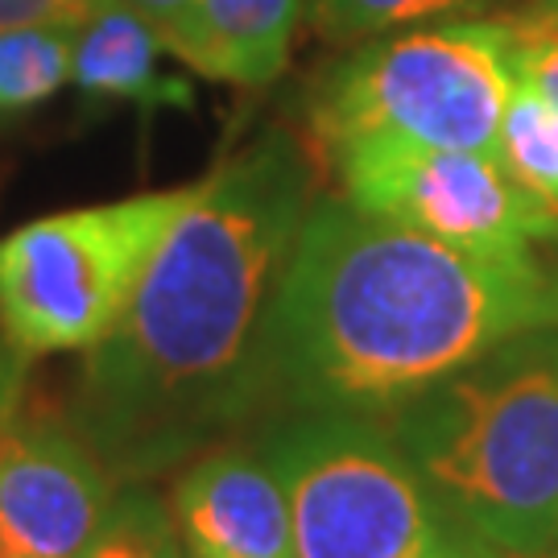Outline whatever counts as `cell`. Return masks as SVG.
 Returning a JSON list of instances; mask_svg holds the SVG:
<instances>
[{"label": "cell", "instance_id": "cell-14", "mask_svg": "<svg viewBox=\"0 0 558 558\" xmlns=\"http://www.w3.org/2000/svg\"><path fill=\"white\" fill-rule=\"evenodd\" d=\"M306 4H311V17L323 38L360 41L393 34V29L472 17L497 0H306Z\"/></svg>", "mask_w": 558, "mask_h": 558}, {"label": "cell", "instance_id": "cell-11", "mask_svg": "<svg viewBox=\"0 0 558 558\" xmlns=\"http://www.w3.org/2000/svg\"><path fill=\"white\" fill-rule=\"evenodd\" d=\"M170 54L166 34L124 0H100L75 29L71 83L87 104H133L154 108H195V87L161 59Z\"/></svg>", "mask_w": 558, "mask_h": 558}, {"label": "cell", "instance_id": "cell-3", "mask_svg": "<svg viewBox=\"0 0 558 558\" xmlns=\"http://www.w3.org/2000/svg\"><path fill=\"white\" fill-rule=\"evenodd\" d=\"M389 430L459 530L505 555H558V327L393 405Z\"/></svg>", "mask_w": 558, "mask_h": 558}, {"label": "cell", "instance_id": "cell-4", "mask_svg": "<svg viewBox=\"0 0 558 558\" xmlns=\"http://www.w3.org/2000/svg\"><path fill=\"white\" fill-rule=\"evenodd\" d=\"M509 92V21H435L368 38L336 62L311 96V129L331 154L352 141H410L497 158Z\"/></svg>", "mask_w": 558, "mask_h": 558}, {"label": "cell", "instance_id": "cell-21", "mask_svg": "<svg viewBox=\"0 0 558 558\" xmlns=\"http://www.w3.org/2000/svg\"><path fill=\"white\" fill-rule=\"evenodd\" d=\"M21 380H0V426L13 418V405H17V398H21Z\"/></svg>", "mask_w": 558, "mask_h": 558}, {"label": "cell", "instance_id": "cell-17", "mask_svg": "<svg viewBox=\"0 0 558 558\" xmlns=\"http://www.w3.org/2000/svg\"><path fill=\"white\" fill-rule=\"evenodd\" d=\"M100 0H0V29L17 25H83Z\"/></svg>", "mask_w": 558, "mask_h": 558}, {"label": "cell", "instance_id": "cell-7", "mask_svg": "<svg viewBox=\"0 0 558 558\" xmlns=\"http://www.w3.org/2000/svg\"><path fill=\"white\" fill-rule=\"evenodd\" d=\"M331 158L352 207L468 253L521 257L558 236L555 207L530 195L488 154L426 149L410 141H352Z\"/></svg>", "mask_w": 558, "mask_h": 558}, {"label": "cell", "instance_id": "cell-19", "mask_svg": "<svg viewBox=\"0 0 558 558\" xmlns=\"http://www.w3.org/2000/svg\"><path fill=\"white\" fill-rule=\"evenodd\" d=\"M430 558H509V555L497 550V546H488V542H480L476 534H468V538L442 546L439 555H430Z\"/></svg>", "mask_w": 558, "mask_h": 558}, {"label": "cell", "instance_id": "cell-16", "mask_svg": "<svg viewBox=\"0 0 558 558\" xmlns=\"http://www.w3.org/2000/svg\"><path fill=\"white\" fill-rule=\"evenodd\" d=\"M509 34H513V66L558 112V4L538 0L534 9L509 21Z\"/></svg>", "mask_w": 558, "mask_h": 558}, {"label": "cell", "instance_id": "cell-1", "mask_svg": "<svg viewBox=\"0 0 558 558\" xmlns=\"http://www.w3.org/2000/svg\"><path fill=\"white\" fill-rule=\"evenodd\" d=\"M315 179L281 129L191 191L112 336L83 364L71 426L112 480L207 456L274 401V306Z\"/></svg>", "mask_w": 558, "mask_h": 558}, {"label": "cell", "instance_id": "cell-9", "mask_svg": "<svg viewBox=\"0 0 558 558\" xmlns=\"http://www.w3.org/2000/svg\"><path fill=\"white\" fill-rule=\"evenodd\" d=\"M186 558H299L274 463L253 447H220L191 463L174 493Z\"/></svg>", "mask_w": 558, "mask_h": 558}, {"label": "cell", "instance_id": "cell-12", "mask_svg": "<svg viewBox=\"0 0 558 558\" xmlns=\"http://www.w3.org/2000/svg\"><path fill=\"white\" fill-rule=\"evenodd\" d=\"M80 25L0 29V120L25 117L71 83Z\"/></svg>", "mask_w": 558, "mask_h": 558}, {"label": "cell", "instance_id": "cell-2", "mask_svg": "<svg viewBox=\"0 0 558 558\" xmlns=\"http://www.w3.org/2000/svg\"><path fill=\"white\" fill-rule=\"evenodd\" d=\"M558 327V269L368 216L306 211L274 306V401L377 414L509 339Z\"/></svg>", "mask_w": 558, "mask_h": 558}, {"label": "cell", "instance_id": "cell-5", "mask_svg": "<svg viewBox=\"0 0 558 558\" xmlns=\"http://www.w3.org/2000/svg\"><path fill=\"white\" fill-rule=\"evenodd\" d=\"M299 558H430L468 538L393 430L356 410H299L265 439Z\"/></svg>", "mask_w": 558, "mask_h": 558}, {"label": "cell", "instance_id": "cell-20", "mask_svg": "<svg viewBox=\"0 0 558 558\" xmlns=\"http://www.w3.org/2000/svg\"><path fill=\"white\" fill-rule=\"evenodd\" d=\"M21 377H25V356L0 331V380H21Z\"/></svg>", "mask_w": 558, "mask_h": 558}, {"label": "cell", "instance_id": "cell-8", "mask_svg": "<svg viewBox=\"0 0 558 558\" xmlns=\"http://www.w3.org/2000/svg\"><path fill=\"white\" fill-rule=\"evenodd\" d=\"M112 472L75 426H0V558H83L112 513Z\"/></svg>", "mask_w": 558, "mask_h": 558}, {"label": "cell", "instance_id": "cell-18", "mask_svg": "<svg viewBox=\"0 0 558 558\" xmlns=\"http://www.w3.org/2000/svg\"><path fill=\"white\" fill-rule=\"evenodd\" d=\"M124 4H129V9H137V13H145L158 29H166V25H170V21L179 17L182 9L191 4V0H124Z\"/></svg>", "mask_w": 558, "mask_h": 558}, {"label": "cell", "instance_id": "cell-6", "mask_svg": "<svg viewBox=\"0 0 558 558\" xmlns=\"http://www.w3.org/2000/svg\"><path fill=\"white\" fill-rule=\"evenodd\" d=\"M195 186L59 211L0 236V331L21 356L92 352L112 336Z\"/></svg>", "mask_w": 558, "mask_h": 558}, {"label": "cell", "instance_id": "cell-10", "mask_svg": "<svg viewBox=\"0 0 558 558\" xmlns=\"http://www.w3.org/2000/svg\"><path fill=\"white\" fill-rule=\"evenodd\" d=\"M306 0H191L161 34L195 75L269 87L286 71Z\"/></svg>", "mask_w": 558, "mask_h": 558}, {"label": "cell", "instance_id": "cell-13", "mask_svg": "<svg viewBox=\"0 0 558 558\" xmlns=\"http://www.w3.org/2000/svg\"><path fill=\"white\" fill-rule=\"evenodd\" d=\"M497 161L513 179L558 211V112L513 66V92L500 120Z\"/></svg>", "mask_w": 558, "mask_h": 558}, {"label": "cell", "instance_id": "cell-15", "mask_svg": "<svg viewBox=\"0 0 558 558\" xmlns=\"http://www.w3.org/2000/svg\"><path fill=\"white\" fill-rule=\"evenodd\" d=\"M182 538L174 518L154 493L129 488L112 500L100 538L83 558H182Z\"/></svg>", "mask_w": 558, "mask_h": 558}]
</instances>
